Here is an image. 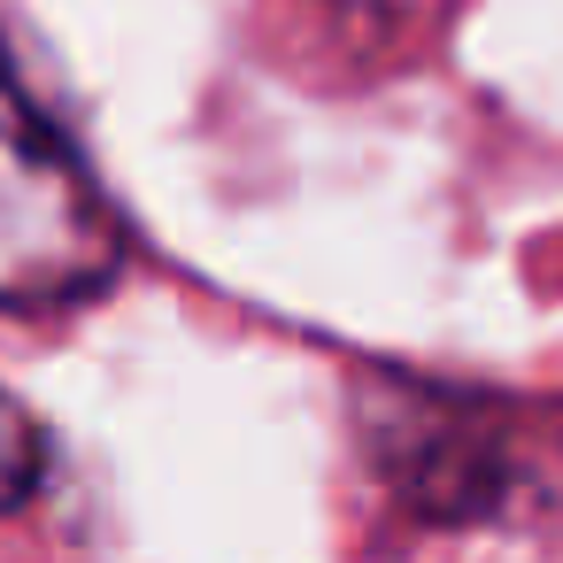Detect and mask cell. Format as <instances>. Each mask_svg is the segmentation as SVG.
<instances>
[{
  "mask_svg": "<svg viewBox=\"0 0 563 563\" xmlns=\"http://www.w3.org/2000/svg\"><path fill=\"white\" fill-rule=\"evenodd\" d=\"M124 263V232L78 147L0 70V309H70Z\"/></svg>",
  "mask_w": 563,
  "mask_h": 563,
  "instance_id": "obj_1",
  "label": "cell"
},
{
  "mask_svg": "<svg viewBox=\"0 0 563 563\" xmlns=\"http://www.w3.org/2000/svg\"><path fill=\"white\" fill-rule=\"evenodd\" d=\"M386 486L417 501L424 517H478L501 494V432H486V409L471 401H432V394H386V424L371 432Z\"/></svg>",
  "mask_w": 563,
  "mask_h": 563,
  "instance_id": "obj_2",
  "label": "cell"
},
{
  "mask_svg": "<svg viewBox=\"0 0 563 563\" xmlns=\"http://www.w3.org/2000/svg\"><path fill=\"white\" fill-rule=\"evenodd\" d=\"M47 478V440L16 394H0V509H24Z\"/></svg>",
  "mask_w": 563,
  "mask_h": 563,
  "instance_id": "obj_3",
  "label": "cell"
}]
</instances>
